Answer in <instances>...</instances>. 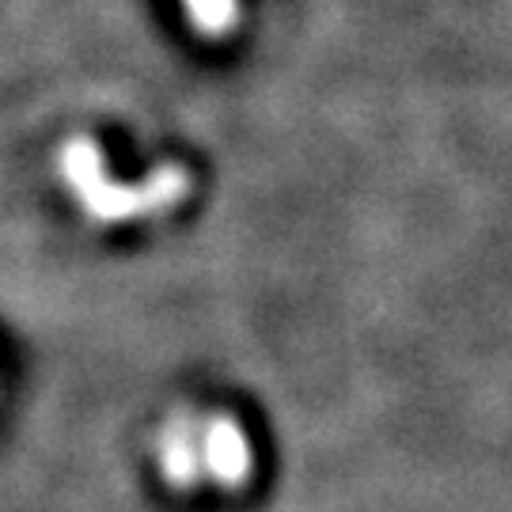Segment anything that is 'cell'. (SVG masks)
<instances>
[{
    "mask_svg": "<svg viewBox=\"0 0 512 512\" xmlns=\"http://www.w3.org/2000/svg\"><path fill=\"white\" fill-rule=\"evenodd\" d=\"M57 179L80 202V209L99 224L160 217V213L179 209L194 190V175L183 164L156 167L141 183H114L99 145L84 133H76L57 148Z\"/></svg>",
    "mask_w": 512,
    "mask_h": 512,
    "instance_id": "6da1fadb",
    "label": "cell"
},
{
    "mask_svg": "<svg viewBox=\"0 0 512 512\" xmlns=\"http://www.w3.org/2000/svg\"><path fill=\"white\" fill-rule=\"evenodd\" d=\"M202 467L205 482L236 494L255 475V444L232 414H202Z\"/></svg>",
    "mask_w": 512,
    "mask_h": 512,
    "instance_id": "7a4b0ae2",
    "label": "cell"
},
{
    "mask_svg": "<svg viewBox=\"0 0 512 512\" xmlns=\"http://www.w3.org/2000/svg\"><path fill=\"white\" fill-rule=\"evenodd\" d=\"M156 463L171 490H198L205 482L202 467V414L179 410L156 437Z\"/></svg>",
    "mask_w": 512,
    "mask_h": 512,
    "instance_id": "3957f363",
    "label": "cell"
},
{
    "mask_svg": "<svg viewBox=\"0 0 512 512\" xmlns=\"http://www.w3.org/2000/svg\"><path fill=\"white\" fill-rule=\"evenodd\" d=\"M190 27L202 38H224L236 31L239 0H183Z\"/></svg>",
    "mask_w": 512,
    "mask_h": 512,
    "instance_id": "277c9868",
    "label": "cell"
}]
</instances>
